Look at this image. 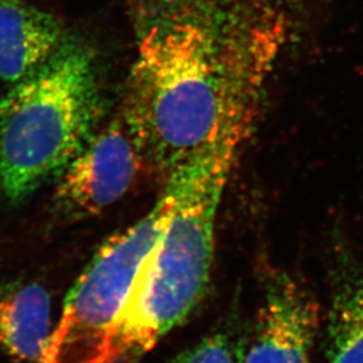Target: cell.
<instances>
[{
    "label": "cell",
    "mask_w": 363,
    "mask_h": 363,
    "mask_svg": "<svg viewBox=\"0 0 363 363\" xmlns=\"http://www.w3.org/2000/svg\"><path fill=\"white\" fill-rule=\"evenodd\" d=\"M63 40L56 18L25 0H0V79L16 83Z\"/></svg>",
    "instance_id": "obj_7"
},
{
    "label": "cell",
    "mask_w": 363,
    "mask_h": 363,
    "mask_svg": "<svg viewBox=\"0 0 363 363\" xmlns=\"http://www.w3.org/2000/svg\"><path fill=\"white\" fill-rule=\"evenodd\" d=\"M174 363H243V350L227 335L215 334L181 354Z\"/></svg>",
    "instance_id": "obj_10"
},
{
    "label": "cell",
    "mask_w": 363,
    "mask_h": 363,
    "mask_svg": "<svg viewBox=\"0 0 363 363\" xmlns=\"http://www.w3.org/2000/svg\"><path fill=\"white\" fill-rule=\"evenodd\" d=\"M238 149L235 140H217L168 172L164 228L96 363H140L199 304L213 264L217 209Z\"/></svg>",
    "instance_id": "obj_2"
},
{
    "label": "cell",
    "mask_w": 363,
    "mask_h": 363,
    "mask_svg": "<svg viewBox=\"0 0 363 363\" xmlns=\"http://www.w3.org/2000/svg\"><path fill=\"white\" fill-rule=\"evenodd\" d=\"M125 117L144 154L170 172L227 136L248 133L276 35L199 7L142 21Z\"/></svg>",
    "instance_id": "obj_1"
},
{
    "label": "cell",
    "mask_w": 363,
    "mask_h": 363,
    "mask_svg": "<svg viewBox=\"0 0 363 363\" xmlns=\"http://www.w3.org/2000/svg\"><path fill=\"white\" fill-rule=\"evenodd\" d=\"M50 325L51 300L42 286L0 284V353L21 362H42Z\"/></svg>",
    "instance_id": "obj_8"
},
{
    "label": "cell",
    "mask_w": 363,
    "mask_h": 363,
    "mask_svg": "<svg viewBox=\"0 0 363 363\" xmlns=\"http://www.w3.org/2000/svg\"><path fill=\"white\" fill-rule=\"evenodd\" d=\"M327 357L329 363H363V272L342 277L334 289Z\"/></svg>",
    "instance_id": "obj_9"
},
{
    "label": "cell",
    "mask_w": 363,
    "mask_h": 363,
    "mask_svg": "<svg viewBox=\"0 0 363 363\" xmlns=\"http://www.w3.org/2000/svg\"><path fill=\"white\" fill-rule=\"evenodd\" d=\"M314 297L286 274L268 281L243 363H311L318 332Z\"/></svg>",
    "instance_id": "obj_6"
},
{
    "label": "cell",
    "mask_w": 363,
    "mask_h": 363,
    "mask_svg": "<svg viewBox=\"0 0 363 363\" xmlns=\"http://www.w3.org/2000/svg\"><path fill=\"white\" fill-rule=\"evenodd\" d=\"M168 216L162 195L154 208L98 249L67 295L42 363H96L144 259Z\"/></svg>",
    "instance_id": "obj_4"
},
{
    "label": "cell",
    "mask_w": 363,
    "mask_h": 363,
    "mask_svg": "<svg viewBox=\"0 0 363 363\" xmlns=\"http://www.w3.org/2000/svg\"><path fill=\"white\" fill-rule=\"evenodd\" d=\"M99 113L94 57L63 39L0 99V194L19 203L58 177L94 135Z\"/></svg>",
    "instance_id": "obj_3"
},
{
    "label": "cell",
    "mask_w": 363,
    "mask_h": 363,
    "mask_svg": "<svg viewBox=\"0 0 363 363\" xmlns=\"http://www.w3.org/2000/svg\"><path fill=\"white\" fill-rule=\"evenodd\" d=\"M143 154L125 117L112 121L89 138L57 177V208L77 220L104 213L129 190Z\"/></svg>",
    "instance_id": "obj_5"
}]
</instances>
